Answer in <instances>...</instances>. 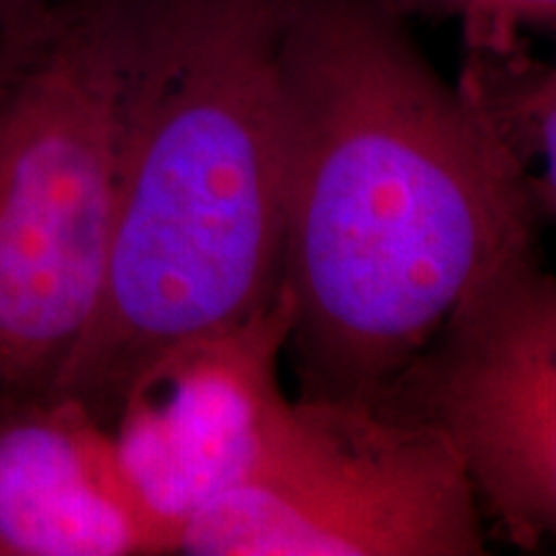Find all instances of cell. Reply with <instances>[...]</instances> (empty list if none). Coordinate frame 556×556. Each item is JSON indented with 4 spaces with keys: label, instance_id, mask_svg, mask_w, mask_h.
<instances>
[{
    "label": "cell",
    "instance_id": "cell-1",
    "mask_svg": "<svg viewBox=\"0 0 556 556\" xmlns=\"http://www.w3.org/2000/svg\"><path fill=\"white\" fill-rule=\"evenodd\" d=\"M526 157L384 0H289L281 283L299 397L377 402L471 291L536 258Z\"/></svg>",
    "mask_w": 556,
    "mask_h": 556
},
{
    "label": "cell",
    "instance_id": "cell-2",
    "mask_svg": "<svg viewBox=\"0 0 556 556\" xmlns=\"http://www.w3.org/2000/svg\"><path fill=\"white\" fill-rule=\"evenodd\" d=\"M287 13L289 0H127L106 287L52 394L114 413L152 358L276 296Z\"/></svg>",
    "mask_w": 556,
    "mask_h": 556
},
{
    "label": "cell",
    "instance_id": "cell-3",
    "mask_svg": "<svg viewBox=\"0 0 556 556\" xmlns=\"http://www.w3.org/2000/svg\"><path fill=\"white\" fill-rule=\"evenodd\" d=\"M127 0L0 37V379L47 384L99 309L119 180Z\"/></svg>",
    "mask_w": 556,
    "mask_h": 556
},
{
    "label": "cell",
    "instance_id": "cell-4",
    "mask_svg": "<svg viewBox=\"0 0 556 556\" xmlns=\"http://www.w3.org/2000/svg\"><path fill=\"white\" fill-rule=\"evenodd\" d=\"M482 507L451 443L379 402H289L258 467L184 526L191 556H477Z\"/></svg>",
    "mask_w": 556,
    "mask_h": 556
},
{
    "label": "cell",
    "instance_id": "cell-5",
    "mask_svg": "<svg viewBox=\"0 0 556 556\" xmlns=\"http://www.w3.org/2000/svg\"><path fill=\"white\" fill-rule=\"evenodd\" d=\"M377 402L443 433L513 544L556 546V276L539 258L471 291Z\"/></svg>",
    "mask_w": 556,
    "mask_h": 556
},
{
    "label": "cell",
    "instance_id": "cell-6",
    "mask_svg": "<svg viewBox=\"0 0 556 556\" xmlns=\"http://www.w3.org/2000/svg\"><path fill=\"white\" fill-rule=\"evenodd\" d=\"M294 307L287 287L253 317L178 343L139 368L114 409L122 467L178 552L184 526L258 467L291 397L278 368Z\"/></svg>",
    "mask_w": 556,
    "mask_h": 556
},
{
    "label": "cell",
    "instance_id": "cell-7",
    "mask_svg": "<svg viewBox=\"0 0 556 556\" xmlns=\"http://www.w3.org/2000/svg\"><path fill=\"white\" fill-rule=\"evenodd\" d=\"M0 417V556L173 554L86 402Z\"/></svg>",
    "mask_w": 556,
    "mask_h": 556
},
{
    "label": "cell",
    "instance_id": "cell-8",
    "mask_svg": "<svg viewBox=\"0 0 556 556\" xmlns=\"http://www.w3.org/2000/svg\"><path fill=\"white\" fill-rule=\"evenodd\" d=\"M467 86L477 90L500 116L523 152L544 163L541 201L556 212V75L548 67H526L510 60H475Z\"/></svg>",
    "mask_w": 556,
    "mask_h": 556
},
{
    "label": "cell",
    "instance_id": "cell-9",
    "mask_svg": "<svg viewBox=\"0 0 556 556\" xmlns=\"http://www.w3.org/2000/svg\"><path fill=\"white\" fill-rule=\"evenodd\" d=\"M392 11L415 9L456 18L471 60L516 58L523 29L556 31V0H384Z\"/></svg>",
    "mask_w": 556,
    "mask_h": 556
},
{
    "label": "cell",
    "instance_id": "cell-10",
    "mask_svg": "<svg viewBox=\"0 0 556 556\" xmlns=\"http://www.w3.org/2000/svg\"><path fill=\"white\" fill-rule=\"evenodd\" d=\"M62 3H67V0H0V26L11 29V26L37 18Z\"/></svg>",
    "mask_w": 556,
    "mask_h": 556
},
{
    "label": "cell",
    "instance_id": "cell-11",
    "mask_svg": "<svg viewBox=\"0 0 556 556\" xmlns=\"http://www.w3.org/2000/svg\"><path fill=\"white\" fill-rule=\"evenodd\" d=\"M548 70H552V75H556V60H554V65H548Z\"/></svg>",
    "mask_w": 556,
    "mask_h": 556
},
{
    "label": "cell",
    "instance_id": "cell-12",
    "mask_svg": "<svg viewBox=\"0 0 556 556\" xmlns=\"http://www.w3.org/2000/svg\"><path fill=\"white\" fill-rule=\"evenodd\" d=\"M3 31H5V29H3V26H0V37H3Z\"/></svg>",
    "mask_w": 556,
    "mask_h": 556
}]
</instances>
